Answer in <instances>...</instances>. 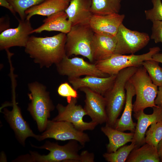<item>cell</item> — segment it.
I'll use <instances>...</instances> for the list:
<instances>
[{
    "label": "cell",
    "instance_id": "1",
    "mask_svg": "<svg viewBox=\"0 0 162 162\" xmlns=\"http://www.w3.org/2000/svg\"><path fill=\"white\" fill-rule=\"evenodd\" d=\"M67 34L60 32L52 36H30L25 52L40 68H49L59 63L66 56Z\"/></svg>",
    "mask_w": 162,
    "mask_h": 162
},
{
    "label": "cell",
    "instance_id": "2",
    "mask_svg": "<svg viewBox=\"0 0 162 162\" xmlns=\"http://www.w3.org/2000/svg\"><path fill=\"white\" fill-rule=\"evenodd\" d=\"M78 141L71 140L64 146L46 141L42 146H36L31 144L32 147L49 151L47 155H41L35 152L21 155L17 158L20 162H82L81 154L78 152L81 149Z\"/></svg>",
    "mask_w": 162,
    "mask_h": 162
},
{
    "label": "cell",
    "instance_id": "3",
    "mask_svg": "<svg viewBox=\"0 0 162 162\" xmlns=\"http://www.w3.org/2000/svg\"><path fill=\"white\" fill-rule=\"evenodd\" d=\"M138 68L130 67L120 71L117 74L112 86L104 95L108 118L106 125L113 127L125 104V84Z\"/></svg>",
    "mask_w": 162,
    "mask_h": 162
},
{
    "label": "cell",
    "instance_id": "4",
    "mask_svg": "<svg viewBox=\"0 0 162 162\" xmlns=\"http://www.w3.org/2000/svg\"><path fill=\"white\" fill-rule=\"evenodd\" d=\"M30 92L28 94L31 100L27 110L36 122L38 130L40 132L46 128L50 112L55 108L50 93L46 86L37 81L28 84Z\"/></svg>",
    "mask_w": 162,
    "mask_h": 162
},
{
    "label": "cell",
    "instance_id": "5",
    "mask_svg": "<svg viewBox=\"0 0 162 162\" xmlns=\"http://www.w3.org/2000/svg\"><path fill=\"white\" fill-rule=\"evenodd\" d=\"M128 81L133 85L136 92V100L133 104L134 113L157 106L154 100L158 91V86L153 82L144 67H138Z\"/></svg>",
    "mask_w": 162,
    "mask_h": 162
},
{
    "label": "cell",
    "instance_id": "6",
    "mask_svg": "<svg viewBox=\"0 0 162 162\" xmlns=\"http://www.w3.org/2000/svg\"><path fill=\"white\" fill-rule=\"evenodd\" d=\"M11 82V105L10 111L4 108L2 112L4 117L10 128L13 130L16 138L22 146H25L26 139L32 137L38 140L39 135L34 134L28 123L23 117L20 108L16 101V75L14 72L10 74Z\"/></svg>",
    "mask_w": 162,
    "mask_h": 162
},
{
    "label": "cell",
    "instance_id": "7",
    "mask_svg": "<svg viewBox=\"0 0 162 162\" xmlns=\"http://www.w3.org/2000/svg\"><path fill=\"white\" fill-rule=\"evenodd\" d=\"M160 50L158 46L151 48L147 53L140 55L114 54L109 58L95 62L97 68L109 75H117L120 71L131 67H139L146 60H152V56Z\"/></svg>",
    "mask_w": 162,
    "mask_h": 162
},
{
    "label": "cell",
    "instance_id": "8",
    "mask_svg": "<svg viewBox=\"0 0 162 162\" xmlns=\"http://www.w3.org/2000/svg\"><path fill=\"white\" fill-rule=\"evenodd\" d=\"M94 32L89 25L72 26L67 34L65 45L66 55H81L91 62H94L91 49V43Z\"/></svg>",
    "mask_w": 162,
    "mask_h": 162
},
{
    "label": "cell",
    "instance_id": "9",
    "mask_svg": "<svg viewBox=\"0 0 162 162\" xmlns=\"http://www.w3.org/2000/svg\"><path fill=\"white\" fill-rule=\"evenodd\" d=\"M47 138L61 141L74 140L82 146L90 140L87 134L77 130L72 124L66 121L49 120L44 131L39 135L38 141Z\"/></svg>",
    "mask_w": 162,
    "mask_h": 162
},
{
    "label": "cell",
    "instance_id": "10",
    "mask_svg": "<svg viewBox=\"0 0 162 162\" xmlns=\"http://www.w3.org/2000/svg\"><path fill=\"white\" fill-rule=\"evenodd\" d=\"M68 104L64 106L58 104L56 106L58 114L52 120L54 121H64L73 124L77 130L83 132L86 130H92L98 124L91 121H84L83 117L87 113L82 106L77 104V98H71L67 100Z\"/></svg>",
    "mask_w": 162,
    "mask_h": 162
},
{
    "label": "cell",
    "instance_id": "11",
    "mask_svg": "<svg viewBox=\"0 0 162 162\" xmlns=\"http://www.w3.org/2000/svg\"><path fill=\"white\" fill-rule=\"evenodd\" d=\"M56 65L58 73L67 76L68 79L79 77L83 75L102 77L110 76L98 69L95 64L89 63L82 58H70L66 55Z\"/></svg>",
    "mask_w": 162,
    "mask_h": 162
},
{
    "label": "cell",
    "instance_id": "12",
    "mask_svg": "<svg viewBox=\"0 0 162 162\" xmlns=\"http://www.w3.org/2000/svg\"><path fill=\"white\" fill-rule=\"evenodd\" d=\"M116 45L114 54H134L148 43L150 37L144 32L131 30L122 23L116 35Z\"/></svg>",
    "mask_w": 162,
    "mask_h": 162
},
{
    "label": "cell",
    "instance_id": "13",
    "mask_svg": "<svg viewBox=\"0 0 162 162\" xmlns=\"http://www.w3.org/2000/svg\"><path fill=\"white\" fill-rule=\"evenodd\" d=\"M19 24L17 27L8 28L1 32L0 50H8L14 46L25 47L34 29L30 20L17 19Z\"/></svg>",
    "mask_w": 162,
    "mask_h": 162
},
{
    "label": "cell",
    "instance_id": "14",
    "mask_svg": "<svg viewBox=\"0 0 162 162\" xmlns=\"http://www.w3.org/2000/svg\"><path fill=\"white\" fill-rule=\"evenodd\" d=\"M85 95L84 108L92 121L98 124L107 122L106 101L104 97L90 89L83 87L79 89Z\"/></svg>",
    "mask_w": 162,
    "mask_h": 162
},
{
    "label": "cell",
    "instance_id": "15",
    "mask_svg": "<svg viewBox=\"0 0 162 162\" xmlns=\"http://www.w3.org/2000/svg\"><path fill=\"white\" fill-rule=\"evenodd\" d=\"M152 108L153 112L152 114H146L142 110L134 114L137 120L132 142L136 146V148L145 143V134L149 126L154 123L162 121V107L157 106Z\"/></svg>",
    "mask_w": 162,
    "mask_h": 162
},
{
    "label": "cell",
    "instance_id": "16",
    "mask_svg": "<svg viewBox=\"0 0 162 162\" xmlns=\"http://www.w3.org/2000/svg\"><path fill=\"white\" fill-rule=\"evenodd\" d=\"M124 17V14L119 13L105 15L93 14L89 25L94 33L115 36Z\"/></svg>",
    "mask_w": 162,
    "mask_h": 162
},
{
    "label": "cell",
    "instance_id": "17",
    "mask_svg": "<svg viewBox=\"0 0 162 162\" xmlns=\"http://www.w3.org/2000/svg\"><path fill=\"white\" fill-rule=\"evenodd\" d=\"M116 75H110L105 77L86 76L82 78L68 79V80L76 90L82 88L86 87L104 96L112 86Z\"/></svg>",
    "mask_w": 162,
    "mask_h": 162
},
{
    "label": "cell",
    "instance_id": "18",
    "mask_svg": "<svg viewBox=\"0 0 162 162\" xmlns=\"http://www.w3.org/2000/svg\"><path fill=\"white\" fill-rule=\"evenodd\" d=\"M116 45V36L94 33L91 49L94 61L106 59L114 54Z\"/></svg>",
    "mask_w": 162,
    "mask_h": 162
},
{
    "label": "cell",
    "instance_id": "19",
    "mask_svg": "<svg viewBox=\"0 0 162 162\" xmlns=\"http://www.w3.org/2000/svg\"><path fill=\"white\" fill-rule=\"evenodd\" d=\"M91 0H71L65 10L72 26L88 25L93 15L91 10Z\"/></svg>",
    "mask_w": 162,
    "mask_h": 162
},
{
    "label": "cell",
    "instance_id": "20",
    "mask_svg": "<svg viewBox=\"0 0 162 162\" xmlns=\"http://www.w3.org/2000/svg\"><path fill=\"white\" fill-rule=\"evenodd\" d=\"M125 88L126 100L124 109L120 118L116 121L113 128L122 132L129 130L134 133L136 124L134 122L132 118V99L136 92L134 87L128 80L125 84Z\"/></svg>",
    "mask_w": 162,
    "mask_h": 162
},
{
    "label": "cell",
    "instance_id": "21",
    "mask_svg": "<svg viewBox=\"0 0 162 162\" xmlns=\"http://www.w3.org/2000/svg\"><path fill=\"white\" fill-rule=\"evenodd\" d=\"M43 22V24L33 29L31 32V34L40 33L44 31H58L67 34L72 27L71 23L64 11L58 12L48 16Z\"/></svg>",
    "mask_w": 162,
    "mask_h": 162
},
{
    "label": "cell",
    "instance_id": "22",
    "mask_svg": "<svg viewBox=\"0 0 162 162\" xmlns=\"http://www.w3.org/2000/svg\"><path fill=\"white\" fill-rule=\"evenodd\" d=\"M71 0H46L26 10V20H30L33 16L39 15L48 16L55 13L65 11Z\"/></svg>",
    "mask_w": 162,
    "mask_h": 162
},
{
    "label": "cell",
    "instance_id": "23",
    "mask_svg": "<svg viewBox=\"0 0 162 162\" xmlns=\"http://www.w3.org/2000/svg\"><path fill=\"white\" fill-rule=\"evenodd\" d=\"M101 130L109 139V143L106 147L108 153L114 152L120 147L133 141L134 133H125L106 125L101 127Z\"/></svg>",
    "mask_w": 162,
    "mask_h": 162
},
{
    "label": "cell",
    "instance_id": "24",
    "mask_svg": "<svg viewBox=\"0 0 162 162\" xmlns=\"http://www.w3.org/2000/svg\"><path fill=\"white\" fill-rule=\"evenodd\" d=\"M126 162H160V160L158 148L146 143L133 150Z\"/></svg>",
    "mask_w": 162,
    "mask_h": 162
},
{
    "label": "cell",
    "instance_id": "25",
    "mask_svg": "<svg viewBox=\"0 0 162 162\" xmlns=\"http://www.w3.org/2000/svg\"><path fill=\"white\" fill-rule=\"evenodd\" d=\"M93 14L105 15L118 13L122 0H91Z\"/></svg>",
    "mask_w": 162,
    "mask_h": 162
},
{
    "label": "cell",
    "instance_id": "26",
    "mask_svg": "<svg viewBox=\"0 0 162 162\" xmlns=\"http://www.w3.org/2000/svg\"><path fill=\"white\" fill-rule=\"evenodd\" d=\"M136 148L135 144L132 142L130 145L120 147L114 152L105 153L103 156L108 162H126L131 152Z\"/></svg>",
    "mask_w": 162,
    "mask_h": 162
},
{
    "label": "cell",
    "instance_id": "27",
    "mask_svg": "<svg viewBox=\"0 0 162 162\" xmlns=\"http://www.w3.org/2000/svg\"><path fill=\"white\" fill-rule=\"evenodd\" d=\"M154 60L143 61L142 65L146 70L153 82L158 86H162V68Z\"/></svg>",
    "mask_w": 162,
    "mask_h": 162
},
{
    "label": "cell",
    "instance_id": "28",
    "mask_svg": "<svg viewBox=\"0 0 162 162\" xmlns=\"http://www.w3.org/2000/svg\"><path fill=\"white\" fill-rule=\"evenodd\" d=\"M145 142L158 148L162 139V121L154 122L151 125L145 134Z\"/></svg>",
    "mask_w": 162,
    "mask_h": 162
},
{
    "label": "cell",
    "instance_id": "29",
    "mask_svg": "<svg viewBox=\"0 0 162 162\" xmlns=\"http://www.w3.org/2000/svg\"><path fill=\"white\" fill-rule=\"evenodd\" d=\"M22 20L26 19L25 12L28 8L38 4L46 0H7Z\"/></svg>",
    "mask_w": 162,
    "mask_h": 162
},
{
    "label": "cell",
    "instance_id": "30",
    "mask_svg": "<svg viewBox=\"0 0 162 162\" xmlns=\"http://www.w3.org/2000/svg\"><path fill=\"white\" fill-rule=\"evenodd\" d=\"M153 8L145 10V14L146 18L152 22L162 20V3L161 0H152Z\"/></svg>",
    "mask_w": 162,
    "mask_h": 162
},
{
    "label": "cell",
    "instance_id": "31",
    "mask_svg": "<svg viewBox=\"0 0 162 162\" xmlns=\"http://www.w3.org/2000/svg\"><path fill=\"white\" fill-rule=\"evenodd\" d=\"M57 91L59 95L66 98L67 100L71 98H77L78 97L76 90L66 82L60 84L58 88Z\"/></svg>",
    "mask_w": 162,
    "mask_h": 162
},
{
    "label": "cell",
    "instance_id": "32",
    "mask_svg": "<svg viewBox=\"0 0 162 162\" xmlns=\"http://www.w3.org/2000/svg\"><path fill=\"white\" fill-rule=\"evenodd\" d=\"M152 34L150 38L154 40L155 43L162 44V20L152 22Z\"/></svg>",
    "mask_w": 162,
    "mask_h": 162
},
{
    "label": "cell",
    "instance_id": "33",
    "mask_svg": "<svg viewBox=\"0 0 162 162\" xmlns=\"http://www.w3.org/2000/svg\"><path fill=\"white\" fill-rule=\"evenodd\" d=\"M0 5L8 9L17 18L16 16V13L14 11L12 6L7 0H0Z\"/></svg>",
    "mask_w": 162,
    "mask_h": 162
},
{
    "label": "cell",
    "instance_id": "34",
    "mask_svg": "<svg viewBox=\"0 0 162 162\" xmlns=\"http://www.w3.org/2000/svg\"><path fill=\"white\" fill-rule=\"evenodd\" d=\"M155 104L162 107V86L159 87L157 97L154 100Z\"/></svg>",
    "mask_w": 162,
    "mask_h": 162
},
{
    "label": "cell",
    "instance_id": "35",
    "mask_svg": "<svg viewBox=\"0 0 162 162\" xmlns=\"http://www.w3.org/2000/svg\"><path fill=\"white\" fill-rule=\"evenodd\" d=\"M152 58L153 60L162 63V53L155 54L152 56Z\"/></svg>",
    "mask_w": 162,
    "mask_h": 162
},
{
    "label": "cell",
    "instance_id": "36",
    "mask_svg": "<svg viewBox=\"0 0 162 162\" xmlns=\"http://www.w3.org/2000/svg\"><path fill=\"white\" fill-rule=\"evenodd\" d=\"M158 150L160 158V162H162V139L158 145Z\"/></svg>",
    "mask_w": 162,
    "mask_h": 162
}]
</instances>
